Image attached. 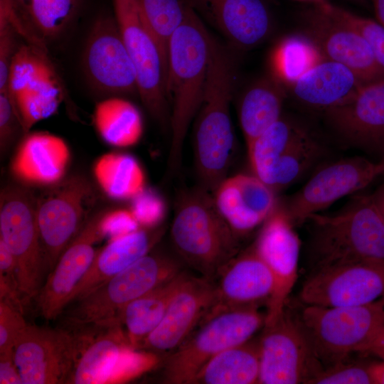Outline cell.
<instances>
[{"label": "cell", "instance_id": "obj_1", "mask_svg": "<svg viewBox=\"0 0 384 384\" xmlns=\"http://www.w3.org/2000/svg\"><path fill=\"white\" fill-rule=\"evenodd\" d=\"M236 68L234 49L212 36L204 95L193 120L196 170L200 186L212 194L227 178L234 149L230 103Z\"/></svg>", "mask_w": 384, "mask_h": 384}, {"label": "cell", "instance_id": "obj_2", "mask_svg": "<svg viewBox=\"0 0 384 384\" xmlns=\"http://www.w3.org/2000/svg\"><path fill=\"white\" fill-rule=\"evenodd\" d=\"M212 34L188 4L183 21L172 35L168 53L166 92L171 110L167 174L180 169L183 143L203 100Z\"/></svg>", "mask_w": 384, "mask_h": 384}, {"label": "cell", "instance_id": "obj_3", "mask_svg": "<svg viewBox=\"0 0 384 384\" xmlns=\"http://www.w3.org/2000/svg\"><path fill=\"white\" fill-rule=\"evenodd\" d=\"M307 274L364 260H384V222L372 194L354 197L339 211L309 215Z\"/></svg>", "mask_w": 384, "mask_h": 384}, {"label": "cell", "instance_id": "obj_4", "mask_svg": "<svg viewBox=\"0 0 384 384\" xmlns=\"http://www.w3.org/2000/svg\"><path fill=\"white\" fill-rule=\"evenodd\" d=\"M171 239L180 258L212 280L239 250L238 237L220 213L213 194L200 186L180 193Z\"/></svg>", "mask_w": 384, "mask_h": 384}, {"label": "cell", "instance_id": "obj_5", "mask_svg": "<svg viewBox=\"0 0 384 384\" xmlns=\"http://www.w3.org/2000/svg\"><path fill=\"white\" fill-rule=\"evenodd\" d=\"M297 307V320L323 368L363 353L384 327V297L354 306L300 302Z\"/></svg>", "mask_w": 384, "mask_h": 384}, {"label": "cell", "instance_id": "obj_6", "mask_svg": "<svg viewBox=\"0 0 384 384\" xmlns=\"http://www.w3.org/2000/svg\"><path fill=\"white\" fill-rule=\"evenodd\" d=\"M181 271L180 262L174 257L150 251L84 297L71 302L73 306L64 311L66 325L73 327L116 318L127 304Z\"/></svg>", "mask_w": 384, "mask_h": 384}, {"label": "cell", "instance_id": "obj_7", "mask_svg": "<svg viewBox=\"0 0 384 384\" xmlns=\"http://www.w3.org/2000/svg\"><path fill=\"white\" fill-rule=\"evenodd\" d=\"M266 313L258 306L218 313L200 324V329L176 350L166 355L163 381L190 384L196 373L223 351L252 339L265 324Z\"/></svg>", "mask_w": 384, "mask_h": 384}, {"label": "cell", "instance_id": "obj_8", "mask_svg": "<svg viewBox=\"0 0 384 384\" xmlns=\"http://www.w3.org/2000/svg\"><path fill=\"white\" fill-rule=\"evenodd\" d=\"M97 198L91 183L79 175L64 178L36 197L40 242L50 270L90 218Z\"/></svg>", "mask_w": 384, "mask_h": 384}, {"label": "cell", "instance_id": "obj_9", "mask_svg": "<svg viewBox=\"0 0 384 384\" xmlns=\"http://www.w3.org/2000/svg\"><path fill=\"white\" fill-rule=\"evenodd\" d=\"M36 197L25 186L10 185L0 196V239L17 264L19 291L23 305L35 299L42 287L46 264L36 215Z\"/></svg>", "mask_w": 384, "mask_h": 384}, {"label": "cell", "instance_id": "obj_10", "mask_svg": "<svg viewBox=\"0 0 384 384\" xmlns=\"http://www.w3.org/2000/svg\"><path fill=\"white\" fill-rule=\"evenodd\" d=\"M114 18L134 65L138 93L150 115L170 129L166 69L156 40L134 0H112Z\"/></svg>", "mask_w": 384, "mask_h": 384}, {"label": "cell", "instance_id": "obj_11", "mask_svg": "<svg viewBox=\"0 0 384 384\" xmlns=\"http://www.w3.org/2000/svg\"><path fill=\"white\" fill-rule=\"evenodd\" d=\"M261 384H308L323 366L316 358L294 311L263 327L259 338Z\"/></svg>", "mask_w": 384, "mask_h": 384}, {"label": "cell", "instance_id": "obj_12", "mask_svg": "<svg viewBox=\"0 0 384 384\" xmlns=\"http://www.w3.org/2000/svg\"><path fill=\"white\" fill-rule=\"evenodd\" d=\"M382 175L384 164L380 161L362 156L342 159L316 171L279 208L295 225L337 200L363 189Z\"/></svg>", "mask_w": 384, "mask_h": 384}, {"label": "cell", "instance_id": "obj_13", "mask_svg": "<svg viewBox=\"0 0 384 384\" xmlns=\"http://www.w3.org/2000/svg\"><path fill=\"white\" fill-rule=\"evenodd\" d=\"M384 297V260L368 259L307 274L300 302L326 307L367 304Z\"/></svg>", "mask_w": 384, "mask_h": 384}, {"label": "cell", "instance_id": "obj_14", "mask_svg": "<svg viewBox=\"0 0 384 384\" xmlns=\"http://www.w3.org/2000/svg\"><path fill=\"white\" fill-rule=\"evenodd\" d=\"M82 68L90 84L111 95L138 92L136 73L114 16L93 23L82 53Z\"/></svg>", "mask_w": 384, "mask_h": 384}, {"label": "cell", "instance_id": "obj_15", "mask_svg": "<svg viewBox=\"0 0 384 384\" xmlns=\"http://www.w3.org/2000/svg\"><path fill=\"white\" fill-rule=\"evenodd\" d=\"M73 338V366L67 384L112 380L122 358L132 350L119 320L113 318L68 327Z\"/></svg>", "mask_w": 384, "mask_h": 384}, {"label": "cell", "instance_id": "obj_16", "mask_svg": "<svg viewBox=\"0 0 384 384\" xmlns=\"http://www.w3.org/2000/svg\"><path fill=\"white\" fill-rule=\"evenodd\" d=\"M73 354L70 329L32 325L26 326L13 349L23 384H67Z\"/></svg>", "mask_w": 384, "mask_h": 384}, {"label": "cell", "instance_id": "obj_17", "mask_svg": "<svg viewBox=\"0 0 384 384\" xmlns=\"http://www.w3.org/2000/svg\"><path fill=\"white\" fill-rule=\"evenodd\" d=\"M252 245L270 270L274 282L265 326L282 313L297 282L301 242L294 225L277 206Z\"/></svg>", "mask_w": 384, "mask_h": 384}, {"label": "cell", "instance_id": "obj_18", "mask_svg": "<svg viewBox=\"0 0 384 384\" xmlns=\"http://www.w3.org/2000/svg\"><path fill=\"white\" fill-rule=\"evenodd\" d=\"M302 26V33L315 43L324 58L345 65L363 83L384 78V69L366 41L327 10L314 6L303 14Z\"/></svg>", "mask_w": 384, "mask_h": 384}, {"label": "cell", "instance_id": "obj_19", "mask_svg": "<svg viewBox=\"0 0 384 384\" xmlns=\"http://www.w3.org/2000/svg\"><path fill=\"white\" fill-rule=\"evenodd\" d=\"M102 212L90 217L63 252L35 298L36 308L45 319H55L63 313L75 288L90 267L98 251L95 245L105 238L101 227Z\"/></svg>", "mask_w": 384, "mask_h": 384}, {"label": "cell", "instance_id": "obj_20", "mask_svg": "<svg viewBox=\"0 0 384 384\" xmlns=\"http://www.w3.org/2000/svg\"><path fill=\"white\" fill-rule=\"evenodd\" d=\"M346 142L384 151V78L363 83L343 101L324 113Z\"/></svg>", "mask_w": 384, "mask_h": 384}, {"label": "cell", "instance_id": "obj_21", "mask_svg": "<svg viewBox=\"0 0 384 384\" xmlns=\"http://www.w3.org/2000/svg\"><path fill=\"white\" fill-rule=\"evenodd\" d=\"M214 280L186 274L158 326L140 348L169 354L181 346L200 324L215 297Z\"/></svg>", "mask_w": 384, "mask_h": 384}, {"label": "cell", "instance_id": "obj_22", "mask_svg": "<svg viewBox=\"0 0 384 384\" xmlns=\"http://www.w3.org/2000/svg\"><path fill=\"white\" fill-rule=\"evenodd\" d=\"M201 19L235 50L248 51L270 35L272 21L263 0H186Z\"/></svg>", "mask_w": 384, "mask_h": 384}, {"label": "cell", "instance_id": "obj_23", "mask_svg": "<svg viewBox=\"0 0 384 384\" xmlns=\"http://www.w3.org/2000/svg\"><path fill=\"white\" fill-rule=\"evenodd\" d=\"M217 277L213 304L201 322L222 311L267 303L272 293L270 270L253 245L234 257Z\"/></svg>", "mask_w": 384, "mask_h": 384}, {"label": "cell", "instance_id": "obj_24", "mask_svg": "<svg viewBox=\"0 0 384 384\" xmlns=\"http://www.w3.org/2000/svg\"><path fill=\"white\" fill-rule=\"evenodd\" d=\"M213 196L220 213L238 238L263 225L277 207L275 192L254 174L227 177Z\"/></svg>", "mask_w": 384, "mask_h": 384}, {"label": "cell", "instance_id": "obj_25", "mask_svg": "<svg viewBox=\"0 0 384 384\" xmlns=\"http://www.w3.org/2000/svg\"><path fill=\"white\" fill-rule=\"evenodd\" d=\"M70 159L60 137L47 132L27 134L11 162V171L21 183L50 186L64 178Z\"/></svg>", "mask_w": 384, "mask_h": 384}, {"label": "cell", "instance_id": "obj_26", "mask_svg": "<svg viewBox=\"0 0 384 384\" xmlns=\"http://www.w3.org/2000/svg\"><path fill=\"white\" fill-rule=\"evenodd\" d=\"M164 233L163 228H140L111 239L98 250L88 271L75 288L70 303L84 297L149 253Z\"/></svg>", "mask_w": 384, "mask_h": 384}, {"label": "cell", "instance_id": "obj_27", "mask_svg": "<svg viewBox=\"0 0 384 384\" xmlns=\"http://www.w3.org/2000/svg\"><path fill=\"white\" fill-rule=\"evenodd\" d=\"M362 84L345 65L323 59L287 86L286 90L300 105L324 113L343 101Z\"/></svg>", "mask_w": 384, "mask_h": 384}, {"label": "cell", "instance_id": "obj_28", "mask_svg": "<svg viewBox=\"0 0 384 384\" xmlns=\"http://www.w3.org/2000/svg\"><path fill=\"white\" fill-rule=\"evenodd\" d=\"M187 273L176 276L127 304L118 314L129 347L140 348L163 319L167 308Z\"/></svg>", "mask_w": 384, "mask_h": 384}, {"label": "cell", "instance_id": "obj_29", "mask_svg": "<svg viewBox=\"0 0 384 384\" xmlns=\"http://www.w3.org/2000/svg\"><path fill=\"white\" fill-rule=\"evenodd\" d=\"M287 95L284 85L272 74L257 80L245 91L238 116L246 145L282 117Z\"/></svg>", "mask_w": 384, "mask_h": 384}, {"label": "cell", "instance_id": "obj_30", "mask_svg": "<svg viewBox=\"0 0 384 384\" xmlns=\"http://www.w3.org/2000/svg\"><path fill=\"white\" fill-rule=\"evenodd\" d=\"M260 371L258 340L228 348L211 358L190 384H255Z\"/></svg>", "mask_w": 384, "mask_h": 384}, {"label": "cell", "instance_id": "obj_31", "mask_svg": "<svg viewBox=\"0 0 384 384\" xmlns=\"http://www.w3.org/2000/svg\"><path fill=\"white\" fill-rule=\"evenodd\" d=\"M311 131L301 122L282 115L276 122L247 145L253 174L267 184L281 156Z\"/></svg>", "mask_w": 384, "mask_h": 384}, {"label": "cell", "instance_id": "obj_32", "mask_svg": "<svg viewBox=\"0 0 384 384\" xmlns=\"http://www.w3.org/2000/svg\"><path fill=\"white\" fill-rule=\"evenodd\" d=\"M95 127L108 144L127 147L135 144L142 134V120L129 101L112 97L99 102L94 110Z\"/></svg>", "mask_w": 384, "mask_h": 384}, {"label": "cell", "instance_id": "obj_33", "mask_svg": "<svg viewBox=\"0 0 384 384\" xmlns=\"http://www.w3.org/2000/svg\"><path fill=\"white\" fill-rule=\"evenodd\" d=\"M93 171L99 186L110 198L133 199L145 189L144 172L130 155L105 154L97 160Z\"/></svg>", "mask_w": 384, "mask_h": 384}, {"label": "cell", "instance_id": "obj_34", "mask_svg": "<svg viewBox=\"0 0 384 384\" xmlns=\"http://www.w3.org/2000/svg\"><path fill=\"white\" fill-rule=\"evenodd\" d=\"M323 59L317 46L304 33L290 35L272 50L271 74L286 88Z\"/></svg>", "mask_w": 384, "mask_h": 384}, {"label": "cell", "instance_id": "obj_35", "mask_svg": "<svg viewBox=\"0 0 384 384\" xmlns=\"http://www.w3.org/2000/svg\"><path fill=\"white\" fill-rule=\"evenodd\" d=\"M63 96L62 87L54 69L19 95L14 105L23 132L27 133L35 124L53 115L58 110Z\"/></svg>", "mask_w": 384, "mask_h": 384}, {"label": "cell", "instance_id": "obj_36", "mask_svg": "<svg viewBox=\"0 0 384 384\" xmlns=\"http://www.w3.org/2000/svg\"><path fill=\"white\" fill-rule=\"evenodd\" d=\"M324 146L313 131L292 145L275 164L267 185L275 193L297 181L323 155Z\"/></svg>", "mask_w": 384, "mask_h": 384}, {"label": "cell", "instance_id": "obj_37", "mask_svg": "<svg viewBox=\"0 0 384 384\" xmlns=\"http://www.w3.org/2000/svg\"><path fill=\"white\" fill-rule=\"evenodd\" d=\"M160 50L167 75L171 38L185 18L186 0H134Z\"/></svg>", "mask_w": 384, "mask_h": 384}, {"label": "cell", "instance_id": "obj_38", "mask_svg": "<svg viewBox=\"0 0 384 384\" xmlns=\"http://www.w3.org/2000/svg\"><path fill=\"white\" fill-rule=\"evenodd\" d=\"M17 5L41 38L50 39L59 36L70 23L77 0H23Z\"/></svg>", "mask_w": 384, "mask_h": 384}, {"label": "cell", "instance_id": "obj_39", "mask_svg": "<svg viewBox=\"0 0 384 384\" xmlns=\"http://www.w3.org/2000/svg\"><path fill=\"white\" fill-rule=\"evenodd\" d=\"M53 69L46 54L38 46L23 44L16 48L11 61L8 82L13 105L19 95L28 90Z\"/></svg>", "mask_w": 384, "mask_h": 384}, {"label": "cell", "instance_id": "obj_40", "mask_svg": "<svg viewBox=\"0 0 384 384\" xmlns=\"http://www.w3.org/2000/svg\"><path fill=\"white\" fill-rule=\"evenodd\" d=\"M328 11L362 36L376 60L384 69V26L377 21L358 16L334 5Z\"/></svg>", "mask_w": 384, "mask_h": 384}, {"label": "cell", "instance_id": "obj_41", "mask_svg": "<svg viewBox=\"0 0 384 384\" xmlns=\"http://www.w3.org/2000/svg\"><path fill=\"white\" fill-rule=\"evenodd\" d=\"M308 384H373L369 363L348 359L322 368Z\"/></svg>", "mask_w": 384, "mask_h": 384}, {"label": "cell", "instance_id": "obj_42", "mask_svg": "<svg viewBox=\"0 0 384 384\" xmlns=\"http://www.w3.org/2000/svg\"><path fill=\"white\" fill-rule=\"evenodd\" d=\"M0 300L11 302L23 311L16 259L0 239Z\"/></svg>", "mask_w": 384, "mask_h": 384}, {"label": "cell", "instance_id": "obj_43", "mask_svg": "<svg viewBox=\"0 0 384 384\" xmlns=\"http://www.w3.org/2000/svg\"><path fill=\"white\" fill-rule=\"evenodd\" d=\"M28 325L22 311L9 302L0 300V352L13 351Z\"/></svg>", "mask_w": 384, "mask_h": 384}, {"label": "cell", "instance_id": "obj_44", "mask_svg": "<svg viewBox=\"0 0 384 384\" xmlns=\"http://www.w3.org/2000/svg\"><path fill=\"white\" fill-rule=\"evenodd\" d=\"M139 225L143 228H155L165 215V204L155 192L144 190L132 199L130 209Z\"/></svg>", "mask_w": 384, "mask_h": 384}, {"label": "cell", "instance_id": "obj_45", "mask_svg": "<svg viewBox=\"0 0 384 384\" xmlns=\"http://www.w3.org/2000/svg\"><path fill=\"white\" fill-rule=\"evenodd\" d=\"M16 31L9 19L0 14V92L8 91L10 64L16 50L14 47Z\"/></svg>", "mask_w": 384, "mask_h": 384}, {"label": "cell", "instance_id": "obj_46", "mask_svg": "<svg viewBox=\"0 0 384 384\" xmlns=\"http://www.w3.org/2000/svg\"><path fill=\"white\" fill-rule=\"evenodd\" d=\"M101 226L105 237L111 239L138 230L139 225L131 210L114 209L103 211Z\"/></svg>", "mask_w": 384, "mask_h": 384}, {"label": "cell", "instance_id": "obj_47", "mask_svg": "<svg viewBox=\"0 0 384 384\" xmlns=\"http://www.w3.org/2000/svg\"><path fill=\"white\" fill-rule=\"evenodd\" d=\"M18 127L22 129L18 114L11 102L9 92H0V148L1 154H4L10 146Z\"/></svg>", "mask_w": 384, "mask_h": 384}, {"label": "cell", "instance_id": "obj_48", "mask_svg": "<svg viewBox=\"0 0 384 384\" xmlns=\"http://www.w3.org/2000/svg\"><path fill=\"white\" fill-rule=\"evenodd\" d=\"M0 384H23L13 351L0 352Z\"/></svg>", "mask_w": 384, "mask_h": 384}, {"label": "cell", "instance_id": "obj_49", "mask_svg": "<svg viewBox=\"0 0 384 384\" xmlns=\"http://www.w3.org/2000/svg\"><path fill=\"white\" fill-rule=\"evenodd\" d=\"M369 369L373 384H384V359L369 363Z\"/></svg>", "mask_w": 384, "mask_h": 384}, {"label": "cell", "instance_id": "obj_50", "mask_svg": "<svg viewBox=\"0 0 384 384\" xmlns=\"http://www.w3.org/2000/svg\"><path fill=\"white\" fill-rule=\"evenodd\" d=\"M371 194L384 222V183Z\"/></svg>", "mask_w": 384, "mask_h": 384}, {"label": "cell", "instance_id": "obj_51", "mask_svg": "<svg viewBox=\"0 0 384 384\" xmlns=\"http://www.w3.org/2000/svg\"><path fill=\"white\" fill-rule=\"evenodd\" d=\"M373 5L374 11L378 21L384 26V0H370Z\"/></svg>", "mask_w": 384, "mask_h": 384}, {"label": "cell", "instance_id": "obj_52", "mask_svg": "<svg viewBox=\"0 0 384 384\" xmlns=\"http://www.w3.org/2000/svg\"><path fill=\"white\" fill-rule=\"evenodd\" d=\"M295 1L307 3L313 5V6L319 7L323 10H327L333 5L329 0H292Z\"/></svg>", "mask_w": 384, "mask_h": 384}, {"label": "cell", "instance_id": "obj_53", "mask_svg": "<svg viewBox=\"0 0 384 384\" xmlns=\"http://www.w3.org/2000/svg\"><path fill=\"white\" fill-rule=\"evenodd\" d=\"M383 345H384V327L363 353H368L370 350Z\"/></svg>", "mask_w": 384, "mask_h": 384}, {"label": "cell", "instance_id": "obj_54", "mask_svg": "<svg viewBox=\"0 0 384 384\" xmlns=\"http://www.w3.org/2000/svg\"><path fill=\"white\" fill-rule=\"evenodd\" d=\"M368 353L373 354L379 357L381 359H384V345L370 350Z\"/></svg>", "mask_w": 384, "mask_h": 384}, {"label": "cell", "instance_id": "obj_55", "mask_svg": "<svg viewBox=\"0 0 384 384\" xmlns=\"http://www.w3.org/2000/svg\"><path fill=\"white\" fill-rule=\"evenodd\" d=\"M379 161L384 164V151H383V154L381 156V159H380V160Z\"/></svg>", "mask_w": 384, "mask_h": 384}, {"label": "cell", "instance_id": "obj_56", "mask_svg": "<svg viewBox=\"0 0 384 384\" xmlns=\"http://www.w3.org/2000/svg\"><path fill=\"white\" fill-rule=\"evenodd\" d=\"M23 0H14L16 4H20Z\"/></svg>", "mask_w": 384, "mask_h": 384}, {"label": "cell", "instance_id": "obj_57", "mask_svg": "<svg viewBox=\"0 0 384 384\" xmlns=\"http://www.w3.org/2000/svg\"><path fill=\"white\" fill-rule=\"evenodd\" d=\"M354 1H359V0H354Z\"/></svg>", "mask_w": 384, "mask_h": 384}]
</instances>
